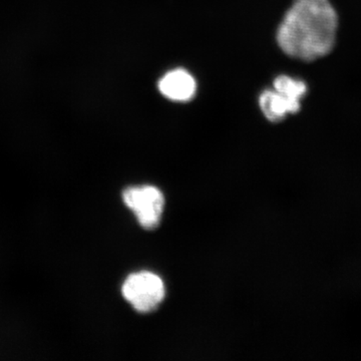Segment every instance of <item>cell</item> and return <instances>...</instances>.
Instances as JSON below:
<instances>
[{
  "label": "cell",
  "mask_w": 361,
  "mask_h": 361,
  "mask_svg": "<svg viewBox=\"0 0 361 361\" xmlns=\"http://www.w3.org/2000/svg\"><path fill=\"white\" fill-rule=\"evenodd\" d=\"M159 90L171 101L186 103L195 97L197 90L193 75L183 68L169 71L159 82Z\"/></svg>",
  "instance_id": "obj_5"
},
{
  "label": "cell",
  "mask_w": 361,
  "mask_h": 361,
  "mask_svg": "<svg viewBox=\"0 0 361 361\" xmlns=\"http://www.w3.org/2000/svg\"><path fill=\"white\" fill-rule=\"evenodd\" d=\"M123 200L135 213L140 224L146 229H155L160 224L165 198L161 190L154 186L128 188Z\"/></svg>",
  "instance_id": "obj_4"
},
{
  "label": "cell",
  "mask_w": 361,
  "mask_h": 361,
  "mask_svg": "<svg viewBox=\"0 0 361 361\" xmlns=\"http://www.w3.org/2000/svg\"><path fill=\"white\" fill-rule=\"evenodd\" d=\"M337 27L329 0H295L278 27L277 44L290 58L316 61L334 49Z\"/></svg>",
  "instance_id": "obj_1"
},
{
  "label": "cell",
  "mask_w": 361,
  "mask_h": 361,
  "mask_svg": "<svg viewBox=\"0 0 361 361\" xmlns=\"http://www.w3.org/2000/svg\"><path fill=\"white\" fill-rule=\"evenodd\" d=\"M307 92L302 80L280 75L274 80V90H265L259 99L261 111L270 122L284 120L289 114L300 110V99Z\"/></svg>",
  "instance_id": "obj_2"
},
{
  "label": "cell",
  "mask_w": 361,
  "mask_h": 361,
  "mask_svg": "<svg viewBox=\"0 0 361 361\" xmlns=\"http://www.w3.org/2000/svg\"><path fill=\"white\" fill-rule=\"evenodd\" d=\"M123 295L126 300L142 313L157 310L165 298L166 289L163 280L148 271L134 273L123 282Z\"/></svg>",
  "instance_id": "obj_3"
}]
</instances>
